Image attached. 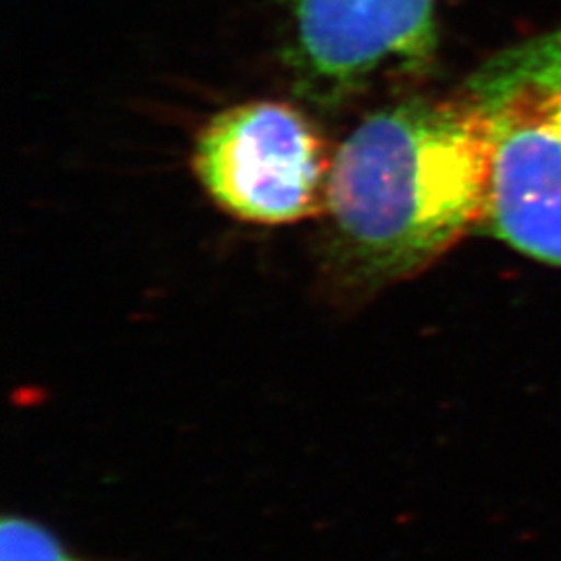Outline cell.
<instances>
[{
	"label": "cell",
	"mask_w": 561,
	"mask_h": 561,
	"mask_svg": "<svg viewBox=\"0 0 561 561\" xmlns=\"http://www.w3.org/2000/svg\"><path fill=\"white\" fill-rule=\"evenodd\" d=\"M491 144L466 94L414 99L368 115L329 178L333 264L356 287L414 277L484 217Z\"/></svg>",
	"instance_id": "1"
},
{
	"label": "cell",
	"mask_w": 561,
	"mask_h": 561,
	"mask_svg": "<svg viewBox=\"0 0 561 561\" xmlns=\"http://www.w3.org/2000/svg\"><path fill=\"white\" fill-rule=\"evenodd\" d=\"M463 94L491 144L482 222L510 248L561 266V25L486 60Z\"/></svg>",
	"instance_id": "2"
},
{
	"label": "cell",
	"mask_w": 561,
	"mask_h": 561,
	"mask_svg": "<svg viewBox=\"0 0 561 561\" xmlns=\"http://www.w3.org/2000/svg\"><path fill=\"white\" fill-rule=\"evenodd\" d=\"M333 161L300 108L256 101L225 108L194 148L202 187L227 215L285 225L322 215Z\"/></svg>",
	"instance_id": "3"
},
{
	"label": "cell",
	"mask_w": 561,
	"mask_h": 561,
	"mask_svg": "<svg viewBox=\"0 0 561 561\" xmlns=\"http://www.w3.org/2000/svg\"><path fill=\"white\" fill-rule=\"evenodd\" d=\"M433 48L435 0H294L300 92L322 108L352 99L382 67H421Z\"/></svg>",
	"instance_id": "4"
},
{
	"label": "cell",
	"mask_w": 561,
	"mask_h": 561,
	"mask_svg": "<svg viewBox=\"0 0 561 561\" xmlns=\"http://www.w3.org/2000/svg\"><path fill=\"white\" fill-rule=\"evenodd\" d=\"M2 561H73L53 535L23 518L2 522Z\"/></svg>",
	"instance_id": "5"
}]
</instances>
